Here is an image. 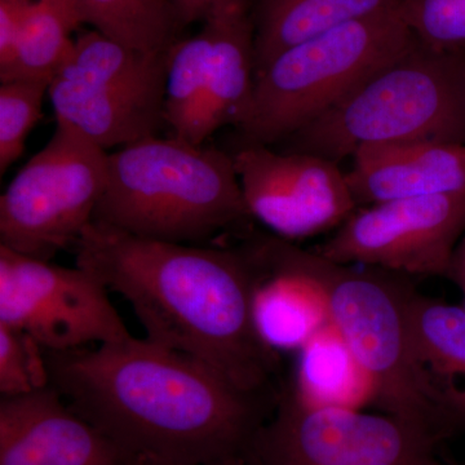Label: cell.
I'll return each instance as SVG.
<instances>
[{"mask_svg":"<svg viewBox=\"0 0 465 465\" xmlns=\"http://www.w3.org/2000/svg\"><path fill=\"white\" fill-rule=\"evenodd\" d=\"M440 440L385 412L312 405L284 381L243 459L249 465H451L440 458Z\"/></svg>","mask_w":465,"mask_h":465,"instance_id":"obj_8","label":"cell"},{"mask_svg":"<svg viewBox=\"0 0 465 465\" xmlns=\"http://www.w3.org/2000/svg\"><path fill=\"white\" fill-rule=\"evenodd\" d=\"M74 250L75 264L131 305L150 341L195 358L246 393H280L281 354L253 318L256 235L240 246H193L92 223Z\"/></svg>","mask_w":465,"mask_h":465,"instance_id":"obj_2","label":"cell"},{"mask_svg":"<svg viewBox=\"0 0 465 465\" xmlns=\"http://www.w3.org/2000/svg\"><path fill=\"white\" fill-rule=\"evenodd\" d=\"M168 58L170 50H134L94 29L79 34L48 88L56 124L106 152L158 136Z\"/></svg>","mask_w":465,"mask_h":465,"instance_id":"obj_7","label":"cell"},{"mask_svg":"<svg viewBox=\"0 0 465 465\" xmlns=\"http://www.w3.org/2000/svg\"><path fill=\"white\" fill-rule=\"evenodd\" d=\"M416 360L450 434L465 433V312L412 286L407 304Z\"/></svg>","mask_w":465,"mask_h":465,"instance_id":"obj_15","label":"cell"},{"mask_svg":"<svg viewBox=\"0 0 465 465\" xmlns=\"http://www.w3.org/2000/svg\"><path fill=\"white\" fill-rule=\"evenodd\" d=\"M0 465H139L52 385L0 397Z\"/></svg>","mask_w":465,"mask_h":465,"instance_id":"obj_13","label":"cell"},{"mask_svg":"<svg viewBox=\"0 0 465 465\" xmlns=\"http://www.w3.org/2000/svg\"><path fill=\"white\" fill-rule=\"evenodd\" d=\"M400 11L412 35L428 47L465 50V0H403Z\"/></svg>","mask_w":465,"mask_h":465,"instance_id":"obj_25","label":"cell"},{"mask_svg":"<svg viewBox=\"0 0 465 465\" xmlns=\"http://www.w3.org/2000/svg\"><path fill=\"white\" fill-rule=\"evenodd\" d=\"M171 3L182 32L193 24L204 23L223 9L240 5L251 7V0H171Z\"/></svg>","mask_w":465,"mask_h":465,"instance_id":"obj_26","label":"cell"},{"mask_svg":"<svg viewBox=\"0 0 465 465\" xmlns=\"http://www.w3.org/2000/svg\"><path fill=\"white\" fill-rule=\"evenodd\" d=\"M45 353L50 385L139 465L242 458L280 396L246 393L195 358L133 335Z\"/></svg>","mask_w":465,"mask_h":465,"instance_id":"obj_1","label":"cell"},{"mask_svg":"<svg viewBox=\"0 0 465 465\" xmlns=\"http://www.w3.org/2000/svg\"><path fill=\"white\" fill-rule=\"evenodd\" d=\"M48 88L50 82L41 79L0 84V173L24 154L27 137L42 119Z\"/></svg>","mask_w":465,"mask_h":465,"instance_id":"obj_23","label":"cell"},{"mask_svg":"<svg viewBox=\"0 0 465 465\" xmlns=\"http://www.w3.org/2000/svg\"><path fill=\"white\" fill-rule=\"evenodd\" d=\"M403 0H251L255 75L287 48L333 29L401 8Z\"/></svg>","mask_w":465,"mask_h":465,"instance_id":"obj_18","label":"cell"},{"mask_svg":"<svg viewBox=\"0 0 465 465\" xmlns=\"http://www.w3.org/2000/svg\"><path fill=\"white\" fill-rule=\"evenodd\" d=\"M211 33L206 24L189 38L170 48L164 119L171 134L198 143L202 109L206 99Z\"/></svg>","mask_w":465,"mask_h":465,"instance_id":"obj_22","label":"cell"},{"mask_svg":"<svg viewBox=\"0 0 465 465\" xmlns=\"http://www.w3.org/2000/svg\"><path fill=\"white\" fill-rule=\"evenodd\" d=\"M400 9L361 18L287 48L255 75L235 125L241 145L275 146L332 108L414 42Z\"/></svg>","mask_w":465,"mask_h":465,"instance_id":"obj_6","label":"cell"},{"mask_svg":"<svg viewBox=\"0 0 465 465\" xmlns=\"http://www.w3.org/2000/svg\"><path fill=\"white\" fill-rule=\"evenodd\" d=\"M290 384L312 405L361 409L374 402L369 379L332 323L300 349Z\"/></svg>","mask_w":465,"mask_h":465,"instance_id":"obj_20","label":"cell"},{"mask_svg":"<svg viewBox=\"0 0 465 465\" xmlns=\"http://www.w3.org/2000/svg\"><path fill=\"white\" fill-rule=\"evenodd\" d=\"M252 219L293 242L335 231L358 206L339 163L318 155L241 145L232 154Z\"/></svg>","mask_w":465,"mask_h":465,"instance_id":"obj_12","label":"cell"},{"mask_svg":"<svg viewBox=\"0 0 465 465\" xmlns=\"http://www.w3.org/2000/svg\"><path fill=\"white\" fill-rule=\"evenodd\" d=\"M252 220L232 154L171 134L109 154L108 180L94 223L173 243L210 246Z\"/></svg>","mask_w":465,"mask_h":465,"instance_id":"obj_3","label":"cell"},{"mask_svg":"<svg viewBox=\"0 0 465 465\" xmlns=\"http://www.w3.org/2000/svg\"><path fill=\"white\" fill-rule=\"evenodd\" d=\"M48 385L45 349L25 332L0 324V397L21 396Z\"/></svg>","mask_w":465,"mask_h":465,"instance_id":"obj_24","label":"cell"},{"mask_svg":"<svg viewBox=\"0 0 465 465\" xmlns=\"http://www.w3.org/2000/svg\"><path fill=\"white\" fill-rule=\"evenodd\" d=\"M411 142L465 145V50H434L415 38L277 146L341 163L365 145Z\"/></svg>","mask_w":465,"mask_h":465,"instance_id":"obj_5","label":"cell"},{"mask_svg":"<svg viewBox=\"0 0 465 465\" xmlns=\"http://www.w3.org/2000/svg\"><path fill=\"white\" fill-rule=\"evenodd\" d=\"M84 25L75 0H32L14 54L0 65V82L41 79L51 84L72 54L73 34Z\"/></svg>","mask_w":465,"mask_h":465,"instance_id":"obj_19","label":"cell"},{"mask_svg":"<svg viewBox=\"0 0 465 465\" xmlns=\"http://www.w3.org/2000/svg\"><path fill=\"white\" fill-rule=\"evenodd\" d=\"M268 247L278 262L322 292L330 320L362 367L376 405L440 439L451 436L416 360L407 317L409 277L339 264L275 235L268 238Z\"/></svg>","mask_w":465,"mask_h":465,"instance_id":"obj_4","label":"cell"},{"mask_svg":"<svg viewBox=\"0 0 465 465\" xmlns=\"http://www.w3.org/2000/svg\"><path fill=\"white\" fill-rule=\"evenodd\" d=\"M345 174L358 207L406 198L465 194V145L372 143L354 153Z\"/></svg>","mask_w":465,"mask_h":465,"instance_id":"obj_14","label":"cell"},{"mask_svg":"<svg viewBox=\"0 0 465 465\" xmlns=\"http://www.w3.org/2000/svg\"><path fill=\"white\" fill-rule=\"evenodd\" d=\"M84 25L127 47L164 52L182 38L171 0H75Z\"/></svg>","mask_w":465,"mask_h":465,"instance_id":"obj_21","label":"cell"},{"mask_svg":"<svg viewBox=\"0 0 465 465\" xmlns=\"http://www.w3.org/2000/svg\"><path fill=\"white\" fill-rule=\"evenodd\" d=\"M109 153L65 124L0 197V246L47 260L73 247L94 223L108 180Z\"/></svg>","mask_w":465,"mask_h":465,"instance_id":"obj_9","label":"cell"},{"mask_svg":"<svg viewBox=\"0 0 465 465\" xmlns=\"http://www.w3.org/2000/svg\"><path fill=\"white\" fill-rule=\"evenodd\" d=\"M448 280L455 283V286L460 291L461 296H463L461 308L465 312V232L461 235L460 241L458 242L457 247H455Z\"/></svg>","mask_w":465,"mask_h":465,"instance_id":"obj_27","label":"cell"},{"mask_svg":"<svg viewBox=\"0 0 465 465\" xmlns=\"http://www.w3.org/2000/svg\"><path fill=\"white\" fill-rule=\"evenodd\" d=\"M211 33L206 99L198 143L220 128L235 127L249 108L255 85V34L250 7L223 9L204 23Z\"/></svg>","mask_w":465,"mask_h":465,"instance_id":"obj_16","label":"cell"},{"mask_svg":"<svg viewBox=\"0 0 465 465\" xmlns=\"http://www.w3.org/2000/svg\"><path fill=\"white\" fill-rule=\"evenodd\" d=\"M206 465H249L244 460L243 457L238 459H232V460L222 461V463L206 464Z\"/></svg>","mask_w":465,"mask_h":465,"instance_id":"obj_28","label":"cell"},{"mask_svg":"<svg viewBox=\"0 0 465 465\" xmlns=\"http://www.w3.org/2000/svg\"><path fill=\"white\" fill-rule=\"evenodd\" d=\"M464 232L465 194L406 198L358 207L313 251L339 264L448 278Z\"/></svg>","mask_w":465,"mask_h":465,"instance_id":"obj_11","label":"cell"},{"mask_svg":"<svg viewBox=\"0 0 465 465\" xmlns=\"http://www.w3.org/2000/svg\"><path fill=\"white\" fill-rule=\"evenodd\" d=\"M90 272L0 246V324L25 332L45 351H66L131 336Z\"/></svg>","mask_w":465,"mask_h":465,"instance_id":"obj_10","label":"cell"},{"mask_svg":"<svg viewBox=\"0 0 465 465\" xmlns=\"http://www.w3.org/2000/svg\"><path fill=\"white\" fill-rule=\"evenodd\" d=\"M259 272L253 291V318L262 341L275 351H296L331 324L320 289L272 255L258 235Z\"/></svg>","mask_w":465,"mask_h":465,"instance_id":"obj_17","label":"cell"}]
</instances>
